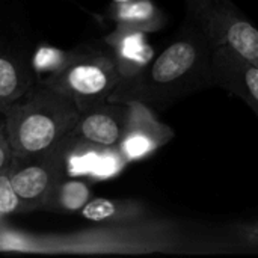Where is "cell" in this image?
I'll return each mask as SVG.
<instances>
[{
    "mask_svg": "<svg viewBox=\"0 0 258 258\" xmlns=\"http://www.w3.org/2000/svg\"><path fill=\"white\" fill-rule=\"evenodd\" d=\"M212 50L206 36L187 21L180 35L138 76L121 82L109 100L141 101L163 110L181 97L212 86Z\"/></svg>",
    "mask_w": 258,
    "mask_h": 258,
    "instance_id": "1",
    "label": "cell"
},
{
    "mask_svg": "<svg viewBox=\"0 0 258 258\" xmlns=\"http://www.w3.org/2000/svg\"><path fill=\"white\" fill-rule=\"evenodd\" d=\"M2 113L17 157L53 148L73 133L80 118V109L71 97L39 80L3 107Z\"/></svg>",
    "mask_w": 258,
    "mask_h": 258,
    "instance_id": "2",
    "label": "cell"
},
{
    "mask_svg": "<svg viewBox=\"0 0 258 258\" xmlns=\"http://www.w3.org/2000/svg\"><path fill=\"white\" fill-rule=\"evenodd\" d=\"M44 82L71 97L80 112L107 101L122 82L112 51L92 47L73 50L67 65Z\"/></svg>",
    "mask_w": 258,
    "mask_h": 258,
    "instance_id": "3",
    "label": "cell"
},
{
    "mask_svg": "<svg viewBox=\"0 0 258 258\" xmlns=\"http://www.w3.org/2000/svg\"><path fill=\"white\" fill-rule=\"evenodd\" d=\"M187 21L212 47H230L258 60V29L231 0H184Z\"/></svg>",
    "mask_w": 258,
    "mask_h": 258,
    "instance_id": "4",
    "label": "cell"
},
{
    "mask_svg": "<svg viewBox=\"0 0 258 258\" xmlns=\"http://www.w3.org/2000/svg\"><path fill=\"white\" fill-rule=\"evenodd\" d=\"M65 144L67 139L38 154L26 157L14 156L11 181L23 203L24 212L42 210L53 187L65 175Z\"/></svg>",
    "mask_w": 258,
    "mask_h": 258,
    "instance_id": "5",
    "label": "cell"
},
{
    "mask_svg": "<svg viewBox=\"0 0 258 258\" xmlns=\"http://www.w3.org/2000/svg\"><path fill=\"white\" fill-rule=\"evenodd\" d=\"M124 135L118 144L127 163H138L154 156L175 138V132L162 122L156 110L141 101H130Z\"/></svg>",
    "mask_w": 258,
    "mask_h": 258,
    "instance_id": "6",
    "label": "cell"
},
{
    "mask_svg": "<svg viewBox=\"0 0 258 258\" xmlns=\"http://www.w3.org/2000/svg\"><path fill=\"white\" fill-rule=\"evenodd\" d=\"M212 86H219L242 98L258 116V63L239 51L213 47L210 62Z\"/></svg>",
    "mask_w": 258,
    "mask_h": 258,
    "instance_id": "7",
    "label": "cell"
},
{
    "mask_svg": "<svg viewBox=\"0 0 258 258\" xmlns=\"http://www.w3.org/2000/svg\"><path fill=\"white\" fill-rule=\"evenodd\" d=\"M127 118V103L107 100L82 110L71 135L103 148L118 147L125 130Z\"/></svg>",
    "mask_w": 258,
    "mask_h": 258,
    "instance_id": "8",
    "label": "cell"
},
{
    "mask_svg": "<svg viewBox=\"0 0 258 258\" xmlns=\"http://www.w3.org/2000/svg\"><path fill=\"white\" fill-rule=\"evenodd\" d=\"M147 35L142 30L116 26L104 38V44L115 57L122 82L138 76L156 57V50Z\"/></svg>",
    "mask_w": 258,
    "mask_h": 258,
    "instance_id": "9",
    "label": "cell"
},
{
    "mask_svg": "<svg viewBox=\"0 0 258 258\" xmlns=\"http://www.w3.org/2000/svg\"><path fill=\"white\" fill-rule=\"evenodd\" d=\"M153 215L147 203L133 198H91L80 210V216L98 225H127L150 219Z\"/></svg>",
    "mask_w": 258,
    "mask_h": 258,
    "instance_id": "10",
    "label": "cell"
},
{
    "mask_svg": "<svg viewBox=\"0 0 258 258\" xmlns=\"http://www.w3.org/2000/svg\"><path fill=\"white\" fill-rule=\"evenodd\" d=\"M35 83L32 65L18 53L0 47V109L20 98Z\"/></svg>",
    "mask_w": 258,
    "mask_h": 258,
    "instance_id": "11",
    "label": "cell"
},
{
    "mask_svg": "<svg viewBox=\"0 0 258 258\" xmlns=\"http://www.w3.org/2000/svg\"><path fill=\"white\" fill-rule=\"evenodd\" d=\"M109 18L121 27L142 30L145 33L159 32L165 27L168 18L154 0H132L125 3H110Z\"/></svg>",
    "mask_w": 258,
    "mask_h": 258,
    "instance_id": "12",
    "label": "cell"
},
{
    "mask_svg": "<svg viewBox=\"0 0 258 258\" xmlns=\"http://www.w3.org/2000/svg\"><path fill=\"white\" fill-rule=\"evenodd\" d=\"M91 198L92 192L85 180L80 177L63 175L53 187L42 210L63 215L80 213V210L91 201Z\"/></svg>",
    "mask_w": 258,
    "mask_h": 258,
    "instance_id": "13",
    "label": "cell"
},
{
    "mask_svg": "<svg viewBox=\"0 0 258 258\" xmlns=\"http://www.w3.org/2000/svg\"><path fill=\"white\" fill-rule=\"evenodd\" d=\"M73 51H62L48 45H41L32 56L30 65L36 74V80H45L60 71L70 60Z\"/></svg>",
    "mask_w": 258,
    "mask_h": 258,
    "instance_id": "14",
    "label": "cell"
},
{
    "mask_svg": "<svg viewBox=\"0 0 258 258\" xmlns=\"http://www.w3.org/2000/svg\"><path fill=\"white\" fill-rule=\"evenodd\" d=\"M125 165H127V160L119 153L118 147L103 148L97 160V165L91 174V178L98 181V180H107V178L116 177L122 172Z\"/></svg>",
    "mask_w": 258,
    "mask_h": 258,
    "instance_id": "15",
    "label": "cell"
},
{
    "mask_svg": "<svg viewBox=\"0 0 258 258\" xmlns=\"http://www.w3.org/2000/svg\"><path fill=\"white\" fill-rule=\"evenodd\" d=\"M24 212L23 203L11 181V166L0 171V216Z\"/></svg>",
    "mask_w": 258,
    "mask_h": 258,
    "instance_id": "16",
    "label": "cell"
},
{
    "mask_svg": "<svg viewBox=\"0 0 258 258\" xmlns=\"http://www.w3.org/2000/svg\"><path fill=\"white\" fill-rule=\"evenodd\" d=\"M14 160V151L8 138L3 113H0V171L9 168Z\"/></svg>",
    "mask_w": 258,
    "mask_h": 258,
    "instance_id": "17",
    "label": "cell"
},
{
    "mask_svg": "<svg viewBox=\"0 0 258 258\" xmlns=\"http://www.w3.org/2000/svg\"><path fill=\"white\" fill-rule=\"evenodd\" d=\"M240 236L251 245L258 246V222L254 224H243L239 227Z\"/></svg>",
    "mask_w": 258,
    "mask_h": 258,
    "instance_id": "18",
    "label": "cell"
},
{
    "mask_svg": "<svg viewBox=\"0 0 258 258\" xmlns=\"http://www.w3.org/2000/svg\"><path fill=\"white\" fill-rule=\"evenodd\" d=\"M125 2H132V0H112V3H125Z\"/></svg>",
    "mask_w": 258,
    "mask_h": 258,
    "instance_id": "19",
    "label": "cell"
},
{
    "mask_svg": "<svg viewBox=\"0 0 258 258\" xmlns=\"http://www.w3.org/2000/svg\"><path fill=\"white\" fill-rule=\"evenodd\" d=\"M0 113H2V109H0Z\"/></svg>",
    "mask_w": 258,
    "mask_h": 258,
    "instance_id": "20",
    "label": "cell"
},
{
    "mask_svg": "<svg viewBox=\"0 0 258 258\" xmlns=\"http://www.w3.org/2000/svg\"><path fill=\"white\" fill-rule=\"evenodd\" d=\"M257 63H258V60H257Z\"/></svg>",
    "mask_w": 258,
    "mask_h": 258,
    "instance_id": "21",
    "label": "cell"
}]
</instances>
